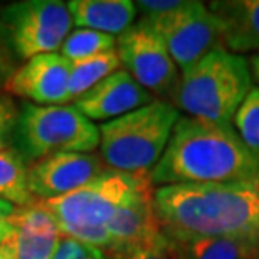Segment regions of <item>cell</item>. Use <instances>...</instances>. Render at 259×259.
<instances>
[{
    "label": "cell",
    "instance_id": "obj_25",
    "mask_svg": "<svg viewBox=\"0 0 259 259\" xmlns=\"http://www.w3.org/2000/svg\"><path fill=\"white\" fill-rule=\"evenodd\" d=\"M17 67H19L17 56L10 49L7 39H5V35L2 34V30H0V88H2V90L7 79L14 74V71L17 69Z\"/></svg>",
    "mask_w": 259,
    "mask_h": 259
},
{
    "label": "cell",
    "instance_id": "obj_27",
    "mask_svg": "<svg viewBox=\"0 0 259 259\" xmlns=\"http://www.w3.org/2000/svg\"><path fill=\"white\" fill-rule=\"evenodd\" d=\"M247 63H249V69H251L252 79H254L259 84V54H252L251 58L247 59Z\"/></svg>",
    "mask_w": 259,
    "mask_h": 259
},
{
    "label": "cell",
    "instance_id": "obj_11",
    "mask_svg": "<svg viewBox=\"0 0 259 259\" xmlns=\"http://www.w3.org/2000/svg\"><path fill=\"white\" fill-rule=\"evenodd\" d=\"M69 72L71 61L59 53L34 56L14 71L4 91L30 101V105H69Z\"/></svg>",
    "mask_w": 259,
    "mask_h": 259
},
{
    "label": "cell",
    "instance_id": "obj_16",
    "mask_svg": "<svg viewBox=\"0 0 259 259\" xmlns=\"http://www.w3.org/2000/svg\"><path fill=\"white\" fill-rule=\"evenodd\" d=\"M67 9L76 29L121 35L135 24L137 7L132 0H71Z\"/></svg>",
    "mask_w": 259,
    "mask_h": 259
},
{
    "label": "cell",
    "instance_id": "obj_21",
    "mask_svg": "<svg viewBox=\"0 0 259 259\" xmlns=\"http://www.w3.org/2000/svg\"><path fill=\"white\" fill-rule=\"evenodd\" d=\"M232 123L242 142L259 152V88H252L249 95L244 98Z\"/></svg>",
    "mask_w": 259,
    "mask_h": 259
},
{
    "label": "cell",
    "instance_id": "obj_12",
    "mask_svg": "<svg viewBox=\"0 0 259 259\" xmlns=\"http://www.w3.org/2000/svg\"><path fill=\"white\" fill-rule=\"evenodd\" d=\"M152 187L143 189L135 195L108 222L105 254L110 259H126L162 234L155 214Z\"/></svg>",
    "mask_w": 259,
    "mask_h": 259
},
{
    "label": "cell",
    "instance_id": "obj_19",
    "mask_svg": "<svg viewBox=\"0 0 259 259\" xmlns=\"http://www.w3.org/2000/svg\"><path fill=\"white\" fill-rule=\"evenodd\" d=\"M120 66L121 61L116 49L71 63V72H69L71 101H76L81 95L90 91L93 86H96L100 81H103L105 77L120 69Z\"/></svg>",
    "mask_w": 259,
    "mask_h": 259
},
{
    "label": "cell",
    "instance_id": "obj_5",
    "mask_svg": "<svg viewBox=\"0 0 259 259\" xmlns=\"http://www.w3.org/2000/svg\"><path fill=\"white\" fill-rule=\"evenodd\" d=\"M180 120L172 103L152 101L100 126V157L125 174H150L158 163Z\"/></svg>",
    "mask_w": 259,
    "mask_h": 259
},
{
    "label": "cell",
    "instance_id": "obj_9",
    "mask_svg": "<svg viewBox=\"0 0 259 259\" xmlns=\"http://www.w3.org/2000/svg\"><path fill=\"white\" fill-rule=\"evenodd\" d=\"M116 53L130 76L152 93L155 100L170 103L179 90L182 72L163 42L140 22L116 37Z\"/></svg>",
    "mask_w": 259,
    "mask_h": 259
},
{
    "label": "cell",
    "instance_id": "obj_20",
    "mask_svg": "<svg viewBox=\"0 0 259 259\" xmlns=\"http://www.w3.org/2000/svg\"><path fill=\"white\" fill-rule=\"evenodd\" d=\"M111 49H116V37L113 35L90 29H74L61 46L59 54L74 63V61L93 58Z\"/></svg>",
    "mask_w": 259,
    "mask_h": 259
},
{
    "label": "cell",
    "instance_id": "obj_18",
    "mask_svg": "<svg viewBox=\"0 0 259 259\" xmlns=\"http://www.w3.org/2000/svg\"><path fill=\"white\" fill-rule=\"evenodd\" d=\"M27 170L20 150L9 147L0 150V200L15 207L34 204L35 199L29 190Z\"/></svg>",
    "mask_w": 259,
    "mask_h": 259
},
{
    "label": "cell",
    "instance_id": "obj_23",
    "mask_svg": "<svg viewBox=\"0 0 259 259\" xmlns=\"http://www.w3.org/2000/svg\"><path fill=\"white\" fill-rule=\"evenodd\" d=\"M53 259H110L105 252L91 246L81 244L69 237H63Z\"/></svg>",
    "mask_w": 259,
    "mask_h": 259
},
{
    "label": "cell",
    "instance_id": "obj_13",
    "mask_svg": "<svg viewBox=\"0 0 259 259\" xmlns=\"http://www.w3.org/2000/svg\"><path fill=\"white\" fill-rule=\"evenodd\" d=\"M152 101H155L152 93L140 86L130 72L118 69L81 95L74 101V106L93 123H106L147 106Z\"/></svg>",
    "mask_w": 259,
    "mask_h": 259
},
{
    "label": "cell",
    "instance_id": "obj_28",
    "mask_svg": "<svg viewBox=\"0 0 259 259\" xmlns=\"http://www.w3.org/2000/svg\"><path fill=\"white\" fill-rule=\"evenodd\" d=\"M0 259H9V252L5 249V246H0Z\"/></svg>",
    "mask_w": 259,
    "mask_h": 259
},
{
    "label": "cell",
    "instance_id": "obj_1",
    "mask_svg": "<svg viewBox=\"0 0 259 259\" xmlns=\"http://www.w3.org/2000/svg\"><path fill=\"white\" fill-rule=\"evenodd\" d=\"M162 234L172 242L207 237L259 239V180L180 184L153 190Z\"/></svg>",
    "mask_w": 259,
    "mask_h": 259
},
{
    "label": "cell",
    "instance_id": "obj_15",
    "mask_svg": "<svg viewBox=\"0 0 259 259\" xmlns=\"http://www.w3.org/2000/svg\"><path fill=\"white\" fill-rule=\"evenodd\" d=\"M209 9L224 25L222 49L232 54H259V0H219Z\"/></svg>",
    "mask_w": 259,
    "mask_h": 259
},
{
    "label": "cell",
    "instance_id": "obj_26",
    "mask_svg": "<svg viewBox=\"0 0 259 259\" xmlns=\"http://www.w3.org/2000/svg\"><path fill=\"white\" fill-rule=\"evenodd\" d=\"M15 214V205L10 202L0 200V246L7 241V237L12 232V219Z\"/></svg>",
    "mask_w": 259,
    "mask_h": 259
},
{
    "label": "cell",
    "instance_id": "obj_2",
    "mask_svg": "<svg viewBox=\"0 0 259 259\" xmlns=\"http://www.w3.org/2000/svg\"><path fill=\"white\" fill-rule=\"evenodd\" d=\"M152 185L241 184L259 180V152L242 142L232 125L180 118L150 170Z\"/></svg>",
    "mask_w": 259,
    "mask_h": 259
},
{
    "label": "cell",
    "instance_id": "obj_14",
    "mask_svg": "<svg viewBox=\"0 0 259 259\" xmlns=\"http://www.w3.org/2000/svg\"><path fill=\"white\" fill-rule=\"evenodd\" d=\"M63 234L42 202L15 207L12 232L4 242L9 259H53Z\"/></svg>",
    "mask_w": 259,
    "mask_h": 259
},
{
    "label": "cell",
    "instance_id": "obj_4",
    "mask_svg": "<svg viewBox=\"0 0 259 259\" xmlns=\"http://www.w3.org/2000/svg\"><path fill=\"white\" fill-rule=\"evenodd\" d=\"M251 90L252 76L244 56L215 49L182 72L172 105L197 120L231 125Z\"/></svg>",
    "mask_w": 259,
    "mask_h": 259
},
{
    "label": "cell",
    "instance_id": "obj_3",
    "mask_svg": "<svg viewBox=\"0 0 259 259\" xmlns=\"http://www.w3.org/2000/svg\"><path fill=\"white\" fill-rule=\"evenodd\" d=\"M147 187H152L150 174H125L110 168L74 192L46 200L42 205L54 217L63 237L105 252L108 222L120 207Z\"/></svg>",
    "mask_w": 259,
    "mask_h": 259
},
{
    "label": "cell",
    "instance_id": "obj_6",
    "mask_svg": "<svg viewBox=\"0 0 259 259\" xmlns=\"http://www.w3.org/2000/svg\"><path fill=\"white\" fill-rule=\"evenodd\" d=\"M15 133L22 152L34 160L56 153H93L100 148V126L74 105L24 103Z\"/></svg>",
    "mask_w": 259,
    "mask_h": 259
},
{
    "label": "cell",
    "instance_id": "obj_24",
    "mask_svg": "<svg viewBox=\"0 0 259 259\" xmlns=\"http://www.w3.org/2000/svg\"><path fill=\"white\" fill-rule=\"evenodd\" d=\"M126 259H179V256L172 241H168L163 234H160L150 244L138 249L137 252H133Z\"/></svg>",
    "mask_w": 259,
    "mask_h": 259
},
{
    "label": "cell",
    "instance_id": "obj_10",
    "mask_svg": "<svg viewBox=\"0 0 259 259\" xmlns=\"http://www.w3.org/2000/svg\"><path fill=\"white\" fill-rule=\"evenodd\" d=\"M106 170L110 168L95 153H56L30 165L27 184L34 199L46 202L74 192Z\"/></svg>",
    "mask_w": 259,
    "mask_h": 259
},
{
    "label": "cell",
    "instance_id": "obj_7",
    "mask_svg": "<svg viewBox=\"0 0 259 259\" xmlns=\"http://www.w3.org/2000/svg\"><path fill=\"white\" fill-rule=\"evenodd\" d=\"M138 22L162 40L180 72L189 71L212 51L222 49L224 25L202 2L182 0L177 9L142 17Z\"/></svg>",
    "mask_w": 259,
    "mask_h": 259
},
{
    "label": "cell",
    "instance_id": "obj_8",
    "mask_svg": "<svg viewBox=\"0 0 259 259\" xmlns=\"http://www.w3.org/2000/svg\"><path fill=\"white\" fill-rule=\"evenodd\" d=\"M72 17L61 0H22L0 14V30L20 61L61 51L71 34Z\"/></svg>",
    "mask_w": 259,
    "mask_h": 259
},
{
    "label": "cell",
    "instance_id": "obj_22",
    "mask_svg": "<svg viewBox=\"0 0 259 259\" xmlns=\"http://www.w3.org/2000/svg\"><path fill=\"white\" fill-rule=\"evenodd\" d=\"M20 110L7 93H0V150L9 148L17 130Z\"/></svg>",
    "mask_w": 259,
    "mask_h": 259
},
{
    "label": "cell",
    "instance_id": "obj_17",
    "mask_svg": "<svg viewBox=\"0 0 259 259\" xmlns=\"http://www.w3.org/2000/svg\"><path fill=\"white\" fill-rule=\"evenodd\" d=\"M172 244L179 259H259V239L207 237Z\"/></svg>",
    "mask_w": 259,
    "mask_h": 259
}]
</instances>
